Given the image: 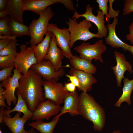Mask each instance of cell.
<instances>
[{
  "instance_id": "12",
  "label": "cell",
  "mask_w": 133,
  "mask_h": 133,
  "mask_svg": "<svg viewBox=\"0 0 133 133\" xmlns=\"http://www.w3.org/2000/svg\"><path fill=\"white\" fill-rule=\"evenodd\" d=\"M31 68L45 79L50 81L53 79L57 80L65 74L62 67L58 71L56 70L53 65L49 60H43L41 62L32 66Z\"/></svg>"
},
{
  "instance_id": "40",
  "label": "cell",
  "mask_w": 133,
  "mask_h": 133,
  "mask_svg": "<svg viewBox=\"0 0 133 133\" xmlns=\"http://www.w3.org/2000/svg\"><path fill=\"white\" fill-rule=\"evenodd\" d=\"M4 107H0V123H4L3 120V112L4 110Z\"/></svg>"
},
{
  "instance_id": "37",
  "label": "cell",
  "mask_w": 133,
  "mask_h": 133,
  "mask_svg": "<svg viewBox=\"0 0 133 133\" xmlns=\"http://www.w3.org/2000/svg\"><path fill=\"white\" fill-rule=\"evenodd\" d=\"M64 86L66 90L69 93H73L76 91V86L71 82L66 83Z\"/></svg>"
},
{
  "instance_id": "1",
  "label": "cell",
  "mask_w": 133,
  "mask_h": 133,
  "mask_svg": "<svg viewBox=\"0 0 133 133\" xmlns=\"http://www.w3.org/2000/svg\"><path fill=\"white\" fill-rule=\"evenodd\" d=\"M42 77L30 68L27 73L22 75L16 94L20 95L32 113L45 100Z\"/></svg>"
},
{
  "instance_id": "46",
  "label": "cell",
  "mask_w": 133,
  "mask_h": 133,
  "mask_svg": "<svg viewBox=\"0 0 133 133\" xmlns=\"http://www.w3.org/2000/svg\"><path fill=\"white\" fill-rule=\"evenodd\" d=\"M32 133H36L35 132V131H34Z\"/></svg>"
},
{
  "instance_id": "10",
  "label": "cell",
  "mask_w": 133,
  "mask_h": 133,
  "mask_svg": "<svg viewBox=\"0 0 133 133\" xmlns=\"http://www.w3.org/2000/svg\"><path fill=\"white\" fill-rule=\"evenodd\" d=\"M13 75L2 82L0 84L5 88L3 93V96L8 106L10 107L12 103L16 105L17 101L15 95V92L19 84V80L22 75L17 69L13 70Z\"/></svg>"
},
{
  "instance_id": "20",
  "label": "cell",
  "mask_w": 133,
  "mask_h": 133,
  "mask_svg": "<svg viewBox=\"0 0 133 133\" xmlns=\"http://www.w3.org/2000/svg\"><path fill=\"white\" fill-rule=\"evenodd\" d=\"M5 10L11 18L24 24L23 16L25 11L22 0H9L8 5Z\"/></svg>"
},
{
  "instance_id": "33",
  "label": "cell",
  "mask_w": 133,
  "mask_h": 133,
  "mask_svg": "<svg viewBox=\"0 0 133 133\" xmlns=\"http://www.w3.org/2000/svg\"><path fill=\"white\" fill-rule=\"evenodd\" d=\"M123 11V16L128 15L133 12V0H125Z\"/></svg>"
},
{
  "instance_id": "9",
  "label": "cell",
  "mask_w": 133,
  "mask_h": 133,
  "mask_svg": "<svg viewBox=\"0 0 133 133\" xmlns=\"http://www.w3.org/2000/svg\"><path fill=\"white\" fill-rule=\"evenodd\" d=\"M48 30L51 32L55 36L57 45L65 57L69 59L72 58L74 55L69 47L70 33L67 29L64 27L60 29L55 24L49 23Z\"/></svg>"
},
{
  "instance_id": "25",
  "label": "cell",
  "mask_w": 133,
  "mask_h": 133,
  "mask_svg": "<svg viewBox=\"0 0 133 133\" xmlns=\"http://www.w3.org/2000/svg\"><path fill=\"white\" fill-rule=\"evenodd\" d=\"M16 95L17 97V101L15 107L12 109H7L4 110L3 113V116L11 117L10 115L11 113L14 111H17L23 113V115L22 116L31 120L33 113L29 110L25 102L21 96L18 94Z\"/></svg>"
},
{
  "instance_id": "32",
  "label": "cell",
  "mask_w": 133,
  "mask_h": 133,
  "mask_svg": "<svg viewBox=\"0 0 133 133\" xmlns=\"http://www.w3.org/2000/svg\"><path fill=\"white\" fill-rule=\"evenodd\" d=\"M96 1L98 4V6L100 10L101 11L103 15H105V18L108 15V0H97Z\"/></svg>"
},
{
  "instance_id": "42",
  "label": "cell",
  "mask_w": 133,
  "mask_h": 133,
  "mask_svg": "<svg viewBox=\"0 0 133 133\" xmlns=\"http://www.w3.org/2000/svg\"><path fill=\"white\" fill-rule=\"evenodd\" d=\"M8 15L7 12L5 10L0 12V17L2 18L7 16Z\"/></svg>"
},
{
  "instance_id": "11",
  "label": "cell",
  "mask_w": 133,
  "mask_h": 133,
  "mask_svg": "<svg viewBox=\"0 0 133 133\" xmlns=\"http://www.w3.org/2000/svg\"><path fill=\"white\" fill-rule=\"evenodd\" d=\"M93 7L88 5L86 6V10L83 14H80L76 11L74 12L72 18H76L78 19L80 17H83L86 20L94 23L97 27L98 32L97 33L98 35L103 37H106L108 33L107 28L105 25L106 22L104 20V15L102 11L97 10V15H94L92 12Z\"/></svg>"
},
{
  "instance_id": "19",
  "label": "cell",
  "mask_w": 133,
  "mask_h": 133,
  "mask_svg": "<svg viewBox=\"0 0 133 133\" xmlns=\"http://www.w3.org/2000/svg\"><path fill=\"white\" fill-rule=\"evenodd\" d=\"M64 103L60 113L56 116L60 117L66 113H68L72 116L79 115V96L76 90L73 93H70L64 99Z\"/></svg>"
},
{
  "instance_id": "23",
  "label": "cell",
  "mask_w": 133,
  "mask_h": 133,
  "mask_svg": "<svg viewBox=\"0 0 133 133\" xmlns=\"http://www.w3.org/2000/svg\"><path fill=\"white\" fill-rule=\"evenodd\" d=\"M123 82L122 94L115 104L114 106L116 107H120L123 102H126L129 105L131 104V97L133 90V78L130 80L127 78H125Z\"/></svg>"
},
{
  "instance_id": "41",
  "label": "cell",
  "mask_w": 133,
  "mask_h": 133,
  "mask_svg": "<svg viewBox=\"0 0 133 133\" xmlns=\"http://www.w3.org/2000/svg\"><path fill=\"white\" fill-rule=\"evenodd\" d=\"M16 37L12 36H4L0 35V39H8L13 40L16 39Z\"/></svg>"
},
{
  "instance_id": "29",
  "label": "cell",
  "mask_w": 133,
  "mask_h": 133,
  "mask_svg": "<svg viewBox=\"0 0 133 133\" xmlns=\"http://www.w3.org/2000/svg\"><path fill=\"white\" fill-rule=\"evenodd\" d=\"M10 17L6 16L0 19V35L4 36H11L8 25Z\"/></svg>"
},
{
  "instance_id": "15",
  "label": "cell",
  "mask_w": 133,
  "mask_h": 133,
  "mask_svg": "<svg viewBox=\"0 0 133 133\" xmlns=\"http://www.w3.org/2000/svg\"><path fill=\"white\" fill-rule=\"evenodd\" d=\"M118 19L116 17L114 18L111 24L109 23L107 27L108 33L105 40L106 44L114 48H121L125 51H128L130 52L131 45L125 43L121 40L117 36L115 32V28L118 25Z\"/></svg>"
},
{
  "instance_id": "36",
  "label": "cell",
  "mask_w": 133,
  "mask_h": 133,
  "mask_svg": "<svg viewBox=\"0 0 133 133\" xmlns=\"http://www.w3.org/2000/svg\"><path fill=\"white\" fill-rule=\"evenodd\" d=\"M5 89L3 88L2 86L0 84V107H4L7 109H11V108L7 106L5 104V100L3 95V93Z\"/></svg>"
},
{
  "instance_id": "28",
  "label": "cell",
  "mask_w": 133,
  "mask_h": 133,
  "mask_svg": "<svg viewBox=\"0 0 133 133\" xmlns=\"http://www.w3.org/2000/svg\"><path fill=\"white\" fill-rule=\"evenodd\" d=\"M16 56L13 54L0 56V68L3 69L10 66L15 67Z\"/></svg>"
},
{
  "instance_id": "7",
  "label": "cell",
  "mask_w": 133,
  "mask_h": 133,
  "mask_svg": "<svg viewBox=\"0 0 133 133\" xmlns=\"http://www.w3.org/2000/svg\"><path fill=\"white\" fill-rule=\"evenodd\" d=\"M53 79L50 81H43L44 98L51 100L60 105L64 103V99L70 93L67 91L63 84Z\"/></svg>"
},
{
  "instance_id": "4",
  "label": "cell",
  "mask_w": 133,
  "mask_h": 133,
  "mask_svg": "<svg viewBox=\"0 0 133 133\" xmlns=\"http://www.w3.org/2000/svg\"><path fill=\"white\" fill-rule=\"evenodd\" d=\"M77 19L69 17L68 21H66L68 26L67 29L70 33V48L73 47L74 44L77 40L86 41L95 37L102 38L97 33L90 31L89 29L93 26L91 22L85 19L78 23Z\"/></svg>"
},
{
  "instance_id": "16",
  "label": "cell",
  "mask_w": 133,
  "mask_h": 133,
  "mask_svg": "<svg viewBox=\"0 0 133 133\" xmlns=\"http://www.w3.org/2000/svg\"><path fill=\"white\" fill-rule=\"evenodd\" d=\"M70 75H75L78 78L80 87L78 90L87 92L92 90L93 84L97 83V81L93 74L71 67L69 72Z\"/></svg>"
},
{
  "instance_id": "38",
  "label": "cell",
  "mask_w": 133,
  "mask_h": 133,
  "mask_svg": "<svg viewBox=\"0 0 133 133\" xmlns=\"http://www.w3.org/2000/svg\"><path fill=\"white\" fill-rule=\"evenodd\" d=\"M12 40L8 39H1L0 40V50L7 46Z\"/></svg>"
},
{
  "instance_id": "13",
  "label": "cell",
  "mask_w": 133,
  "mask_h": 133,
  "mask_svg": "<svg viewBox=\"0 0 133 133\" xmlns=\"http://www.w3.org/2000/svg\"><path fill=\"white\" fill-rule=\"evenodd\" d=\"M61 107L53 101L46 99L40 103L33 113L31 120H48L52 116L57 115L60 112Z\"/></svg>"
},
{
  "instance_id": "5",
  "label": "cell",
  "mask_w": 133,
  "mask_h": 133,
  "mask_svg": "<svg viewBox=\"0 0 133 133\" xmlns=\"http://www.w3.org/2000/svg\"><path fill=\"white\" fill-rule=\"evenodd\" d=\"M74 49L79 54L80 57L91 61L93 60H99L101 63H104L102 54L107 49L102 40H99L93 44L83 42Z\"/></svg>"
},
{
  "instance_id": "27",
  "label": "cell",
  "mask_w": 133,
  "mask_h": 133,
  "mask_svg": "<svg viewBox=\"0 0 133 133\" xmlns=\"http://www.w3.org/2000/svg\"><path fill=\"white\" fill-rule=\"evenodd\" d=\"M16 39L12 40L9 44L0 50V56H4L11 54L16 56L18 52L17 51Z\"/></svg>"
},
{
  "instance_id": "22",
  "label": "cell",
  "mask_w": 133,
  "mask_h": 133,
  "mask_svg": "<svg viewBox=\"0 0 133 133\" xmlns=\"http://www.w3.org/2000/svg\"><path fill=\"white\" fill-rule=\"evenodd\" d=\"M52 34L51 32L48 30L45 38L41 42L37 45L31 46L34 50L38 63L44 60L48 51Z\"/></svg>"
},
{
  "instance_id": "45",
  "label": "cell",
  "mask_w": 133,
  "mask_h": 133,
  "mask_svg": "<svg viewBox=\"0 0 133 133\" xmlns=\"http://www.w3.org/2000/svg\"><path fill=\"white\" fill-rule=\"evenodd\" d=\"M0 133H2L1 131V129L0 130Z\"/></svg>"
},
{
  "instance_id": "21",
  "label": "cell",
  "mask_w": 133,
  "mask_h": 133,
  "mask_svg": "<svg viewBox=\"0 0 133 133\" xmlns=\"http://www.w3.org/2000/svg\"><path fill=\"white\" fill-rule=\"evenodd\" d=\"M69 60L72 67L77 69L92 74L97 72V67L92 63L91 61L80 57L77 55H74Z\"/></svg>"
},
{
  "instance_id": "2",
  "label": "cell",
  "mask_w": 133,
  "mask_h": 133,
  "mask_svg": "<svg viewBox=\"0 0 133 133\" xmlns=\"http://www.w3.org/2000/svg\"><path fill=\"white\" fill-rule=\"evenodd\" d=\"M79 96V115L92 122L94 131H102L106 120L104 108L87 92H82Z\"/></svg>"
},
{
  "instance_id": "35",
  "label": "cell",
  "mask_w": 133,
  "mask_h": 133,
  "mask_svg": "<svg viewBox=\"0 0 133 133\" xmlns=\"http://www.w3.org/2000/svg\"><path fill=\"white\" fill-rule=\"evenodd\" d=\"M127 40L133 44V21L129 27V33L126 35Z\"/></svg>"
},
{
  "instance_id": "17",
  "label": "cell",
  "mask_w": 133,
  "mask_h": 133,
  "mask_svg": "<svg viewBox=\"0 0 133 133\" xmlns=\"http://www.w3.org/2000/svg\"><path fill=\"white\" fill-rule=\"evenodd\" d=\"M21 113L18 112L12 118L4 116L3 120L4 124L12 133H32L34 131L33 128H32L29 131L24 129L25 124L29 119L23 116L20 117V116Z\"/></svg>"
},
{
  "instance_id": "44",
  "label": "cell",
  "mask_w": 133,
  "mask_h": 133,
  "mask_svg": "<svg viewBox=\"0 0 133 133\" xmlns=\"http://www.w3.org/2000/svg\"><path fill=\"white\" fill-rule=\"evenodd\" d=\"M130 53L133 55V45H131L130 47Z\"/></svg>"
},
{
  "instance_id": "14",
  "label": "cell",
  "mask_w": 133,
  "mask_h": 133,
  "mask_svg": "<svg viewBox=\"0 0 133 133\" xmlns=\"http://www.w3.org/2000/svg\"><path fill=\"white\" fill-rule=\"evenodd\" d=\"M114 53L116 64L111 69L113 70L115 76L117 86L121 87L122 86V80L125 78V72L127 71L132 74L133 73V67L130 63L127 61L123 54L117 51H115Z\"/></svg>"
},
{
  "instance_id": "3",
  "label": "cell",
  "mask_w": 133,
  "mask_h": 133,
  "mask_svg": "<svg viewBox=\"0 0 133 133\" xmlns=\"http://www.w3.org/2000/svg\"><path fill=\"white\" fill-rule=\"evenodd\" d=\"M54 13L49 6L40 14L37 19H33L29 26L31 46H36L41 42L48 31L49 22L54 15Z\"/></svg>"
},
{
  "instance_id": "18",
  "label": "cell",
  "mask_w": 133,
  "mask_h": 133,
  "mask_svg": "<svg viewBox=\"0 0 133 133\" xmlns=\"http://www.w3.org/2000/svg\"><path fill=\"white\" fill-rule=\"evenodd\" d=\"M64 57L61 50L58 47L55 36L52 34L48 51L44 60L50 61L56 70L58 71L62 67V61Z\"/></svg>"
},
{
  "instance_id": "43",
  "label": "cell",
  "mask_w": 133,
  "mask_h": 133,
  "mask_svg": "<svg viewBox=\"0 0 133 133\" xmlns=\"http://www.w3.org/2000/svg\"><path fill=\"white\" fill-rule=\"evenodd\" d=\"M112 133H121V132L120 130H117L113 131Z\"/></svg>"
},
{
  "instance_id": "31",
  "label": "cell",
  "mask_w": 133,
  "mask_h": 133,
  "mask_svg": "<svg viewBox=\"0 0 133 133\" xmlns=\"http://www.w3.org/2000/svg\"><path fill=\"white\" fill-rule=\"evenodd\" d=\"M115 1L114 0H109V9L108 16L107 18H105V20L106 21L109 22L110 19L111 18H115L118 16L120 11L119 10H114L112 7V4Z\"/></svg>"
},
{
  "instance_id": "30",
  "label": "cell",
  "mask_w": 133,
  "mask_h": 133,
  "mask_svg": "<svg viewBox=\"0 0 133 133\" xmlns=\"http://www.w3.org/2000/svg\"><path fill=\"white\" fill-rule=\"evenodd\" d=\"M14 67L13 66H10L3 68L0 71V82H2L9 77L13 76L12 71Z\"/></svg>"
},
{
  "instance_id": "24",
  "label": "cell",
  "mask_w": 133,
  "mask_h": 133,
  "mask_svg": "<svg viewBox=\"0 0 133 133\" xmlns=\"http://www.w3.org/2000/svg\"><path fill=\"white\" fill-rule=\"evenodd\" d=\"M59 117L56 116L51 121L48 122H44L43 120H37L29 123L28 125L36 129L40 133H53Z\"/></svg>"
},
{
  "instance_id": "8",
  "label": "cell",
  "mask_w": 133,
  "mask_h": 133,
  "mask_svg": "<svg viewBox=\"0 0 133 133\" xmlns=\"http://www.w3.org/2000/svg\"><path fill=\"white\" fill-rule=\"evenodd\" d=\"M25 11H30L39 15L52 4L60 3L67 10L72 11L75 9L71 0H22Z\"/></svg>"
},
{
  "instance_id": "39",
  "label": "cell",
  "mask_w": 133,
  "mask_h": 133,
  "mask_svg": "<svg viewBox=\"0 0 133 133\" xmlns=\"http://www.w3.org/2000/svg\"><path fill=\"white\" fill-rule=\"evenodd\" d=\"M9 0H0V12L5 10L8 5Z\"/></svg>"
},
{
  "instance_id": "26",
  "label": "cell",
  "mask_w": 133,
  "mask_h": 133,
  "mask_svg": "<svg viewBox=\"0 0 133 133\" xmlns=\"http://www.w3.org/2000/svg\"><path fill=\"white\" fill-rule=\"evenodd\" d=\"M8 25L11 36L20 37L24 35H27L30 36L29 26L17 21L10 17Z\"/></svg>"
},
{
  "instance_id": "34",
  "label": "cell",
  "mask_w": 133,
  "mask_h": 133,
  "mask_svg": "<svg viewBox=\"0 0 133 133\" xmlns=\"http://www.w3.org/2000/svg\"><path fill=\"white\" fill-rule=\"evenodd\" d=\"M66 76L69 79L70 82L75 85L78 89L80 87V83L77 77L74 75L68 74L66 75Z\"/></svg>"
},
{
  "instance_id": "6",
  "label": "cell",
  "mask_w": 133,
  "mask_h": 133,
  "mask_svg": "<svg viewBox=\"0 0 133 133\" xmlns=\"http://www.w3.org/2000/svg\"><path fill=\"white\" fill-rule=\"evenodd\" d=\"M28 43L20 45V52L15 58V68L23 74L27 73L32 66L38 63L33 49L27 47Z\"/></svg>"
}]
</instances>
